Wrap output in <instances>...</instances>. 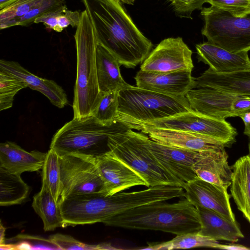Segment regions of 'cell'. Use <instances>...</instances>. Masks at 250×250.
<instances>
[{"instance_id":"39","label":"cell","mask_w":250,"mask_h":250,"mask_svg":"<svg viewBox=\"0 0 250 250\" xmlns=\"http://www.w3.org/2000/svg\"><path fill=\"white\" fill-rule=\"evenodd\" d=\"M243 121L245 125L244 133L250 137V110L240 117Z\"/></svg>"},{"instance_id":"29","label":"cell","mask_w":250,"mask_h":250,"mask_svg":"<svg viewBox=\"0 0 250 250\" xmlns=\"http://www.w3.org/2000/svg\"><path fill=\"white\" fill-rule=\"evenodd\" d=\"M119 92V90H113L101 92L99 103L92 114L101 124L110 125L116 122Z\"/></svg>"},{"instance_id":"1","label":"cell","mask_w":250,"mask_h":250,"mask_svg":"<svg viewBox=\"0 0 250 250\" xmlns=\"http://www.w3.org/2000/svg\"><path fill=\"white\" fill-rule=\"evenodd\" d=\"M92 22L98 43L121 65L133 68L147 57L151 42L137 28L118 0H82Z\"/></svg>"},{"instance_id":"23","label":"cell","mask_w":250,"mask_h":250,"mask_svg":"<svg viewBox=\"0 0 250 250\" xmlns=\"http://www.w3.org/2000/svg\"><path fill=\"white\" fill-rule=\"evenodd\" d=\"M97 74L101 92L121 90L130 84L122 77L117 59L107 49L98 43L96 51Z\"/></svg>"},{"instance_id":"10","label":"cell","mask_w":250,"mask_h":250,"mask_svg":"<svg viewBox=\"0 0 250 250\" xmlns=\"http://www.w3.org/2000/svg\"><path fill=\"white\" fill-rule=\"evenodd\" d=\"M185 97L192 110L219 119L240 117L250 110V97L212 88H193Z\"/></svg>"},{"instance_id":"4","label":"cell","mask_w":250,"mask_h":250,"mask_svg":"<svg viewBox=\"0 0 250 250\" xmlns=\"http://www.w3.org/2000/svg\"><path fill=\"white\" fill-rule=\"evenodd\" d=\"M77 50V77L74 86L73 109L74 118L92 114L99 103V89L96 62L98 44L94 30L86 10L74 35Z\"/></svg>"},{"instance_id":"30","label":"cell","mask_w":250,"mask_h":250,"mask_svg":"<svg viewBox=\"0 0 250 250\" xmlns=\"http://www.w3.org/2000/svg\"><path fill=\"white\" fill-rule=\"evenodd\" d=\"M42 0H17L0 10V28L16 25L17 21L40 3Z\"/></svg>"},{"instance_id":"16","label":"cell","mask_w":250,"mask_h":250,"mask_svg":"<svg viewBox=\"0 0 250 250\" xmlns=\"http://www.w3.org/2000/svg\"><path fill=\"white\" fill-rule=\"evenodd\" d=\"M191 71L153 72L140 70L134 79L139 87L171 96H185L194 87V78L191 76Z\"/></svg>"},{"instance_id":"27","label":"cell","mask_w":250,"mask_h":250,"mask_svg":"<svg viewBox=\"0 0 250 250\" xmlns=\"http://www.w3.org/2000/svg\"><path fill=\"white\" fill-rule=\"evenodd\" d=\"M219 244L217 240L198 232H189L176 235L174 238L167 242L150 244L147 248L144 249L171 250L200 247L217 249Z\"/></svg>"},{"instance_id":"41","label":"cell","mask_w":250,"mask_h":250,"mask_svg":"<svg viewBox=\"0 0 250 250\" xmlns=\"http://www.w3.org/2000/svg\"><path fill=\"white\" fill-rule=\"evenodd\" d=\"M0 245H3L4 243V232L5 230V228L2 226V223L0 224Z\"/></svg>"},{"instance_id":"20","label":"cell","mask_w":250,"mask_h":250,"mask_svg":"<svg viewBox=\"0 0 250 250\" xmlns=\"http://www.w3.org/2000/svg\"><path fill=\"white\" fill-rule=\"evenodd\" d=\"M46 154L36 150L28 152L15 143L6 141L0 144V167L18 175L37 171L42 168Z\"/></svg>"},{"instance_id":"11","label":"cell","mask_w":250,"mask_h":250,"mask_svg":"<svg viewBox=\"0 0 250 250\" xmlns=\"http://www.w3.org/2000/svg\"><path fill=\"white\" fill-rule=\"evenodd\" d=\"M192 53L182 38L165 39L150 52L140 70L153 72L192 71L194 67Z\"/></svg>"},{"instance_id":"14","label":"cell","mask_w":250,"mask_h":250,"mask_svg":"<svg viewBox=\"0 0 250 250\" xmlns=\"http://www.w3.org/2000/svg\"><path fill=\"white\" fill-rule=\"evenodd\" d=\"M146 145L160 165L172 175L186 183L197 176L193 166L202 151L190 150L161 144L147 136Z\"/></svg>"},{"instance_id":"35","label":"cell","mask_w":250,"mask_h":250,"mask_svg":"<svg viewBox=\"0 0 250 250\" xmlns=\"http://www.w3.org/2000/svg\"><path fill=\"white\" fill-rule=\"evenodd\" d=\"M208 0H168L176 13L181 17L190 18L195 10H201L203 5Z\"/></svg>"},{"instance_id":"22","label":"cell","mask_w":250,"mask_h":250,"mask_svg":"<svg viewBox=\"0 0 250 250\" xmlns=\"http://www.w3.org/2000/svg\"><path fill=\"white\" fill-rule=\"evenodd\" d=\"M201 227L198 233L216 240L237 242L244 237L239 224L231 221L212 210L196 207Z\"/></svg>"},{"instance_id":"21","label":"cell","mask_w":250,"mask_h":250,"mask_svg":"<svg viewBox=\"0 0 250 250\" xmlns=\"http://www.w3.org/2000/svg\"><path fill=\"white\" fill-rule=\"evenodd\" d=\"M194 81V88L210 87L250 98V69L218 73L208 68Z\"/></svg>"},{"instance_id":"38","label":"cell","mask_w":250,"mask_h":250,"mask_svg":"<svg viewBox=\"0 0 250 250\" xmlns=\"http://www.w3.org/2000/svg\"><path fill=\"white\" fill-rule=\"evenodd\" d=\"M217 249L227 250H250V248H248L242 245L234 243L228 244H219L217 246Z\"/></svg>"},{"instance_id":"2","label":"cell","mask_w":250,"mask_h":250,"mask_svg":"<svg viewBox=\"0 0 250 250\" xmlns=\"http://www.w3.org/2000/svg\"><path fill=\"white\" fill-rule=\"evenodd\" d=\"M165 202L131 208L103 223L111 227L158 230L176 235L198 232L201 227L198 212L187 199L172 204Z\"/></svg>"},{"instance_id":"25","label":"cell","mask_w":250,"mask_h":250,"mask_svg":"<svg viewBox=\"0 0 250 250\" xmlns=\"http://www.w3.org/2000/svg\"><path fill=\"white\" fill-rule=\"evenodd\" d=\"M32 206L42 219L45 231L65 227L59 203L45 184L42 183L40 191L34 196Z\"/></svg>"},{"instance_id":"9","label":"cell","mask_w":250,"mask_h":250,"mask_svg":"<svg viewBox=\"0 0 250 250\" xmlns=\"http://www.w3.org/2000/svg\"><path fill=\"white\" fill-rule=\"evenodd\" d=\"M141 126L183 130L210 136L223 142L228 147L236 141V129L225 120L219 119L198 113L193 110L168 118L136 125Z\"/></svg>"},{"instance_id":"3","label":"cell","mask_w":250,"mask_h":250,"mask_svg":"<svg viewBox=\"0 0 250 250\" xmlns=\"http://www.w3.org/2000/svg\"><path fill=\"white\" fill-rule=\"evenodd\" d=\"M130 129L129 125L119 121L104 125L92 115L73 118L55 133L50 148L59 156L73 154L96 159L110 151L108 141L111 135Z\"/></svg>"},{"instance_id":"28","label":"cell","mask_w":250,"mask_h":250,"mask_svg":"<svg viewBox=\"0 0 250 250\" xmlns=\"http://www.w3.org/2000/svg\"><path fill=\"white\" fill-rule=\"evenodd\" d=\"M42 169V183L45 184L55 200L59 203L60 198V157L52 149L50 148L47 152Z\"/></svg>"},{"instance_id":"26","label":"cell","mask_w":250,"mask_h":250,"mask_svg":"<svg viewBox=\"0 0 250 250\" xmlns=\"http://www.w3.org/2000/svg\"><path fill=\"white\" fill-rule=\"evenodd\" d=\"M30 188L21 175L10 173L0 167V205L21 204L28 196Z\"/></svg>"},{"instance_id":"12","label":"cell","mask_w":250,"mask_h":250,"mask_svg":"<svg viewBox=\"0 0 250 250\" xmlns=\"http://www.w3.org/2000/svg\"><path fill=\"white\" fill-rule=\"evenodd\" d=\"M184 189L185 197L195 207L212 210L231 221H236L227 188L196 176L186 183Z\"/></svg>"},{"instance_id":"7","label":"cell","mask_w":250,"mask_h":250,"mask_svg":"<svg viewBox=\"0 0 250 250\" xmlns=\"http://www.w3.org/2000/svg\"><path fill=\"white\" fill-rule=\"evenodd\" d=\"M201 14L202 34L208 42L232 52L250 50V15L236 17L211 5L203 7Z\"/></svg>"},{"instance_id":"24","label":"cell","mask_w":250,"mask_h":250,"mask_svg":"<svg viewBox=\"0 0 250 250\" xmlns=\"http://www.w3.org/2000/svg\"><path fill=\"white\" fill-rule=\"evenodd\" d=\"M231 167V196L238 209L250 223V156L241 157Z\"/></svg>"},{"instance_id":"34","label":"cell","mask_w":250,"mask_h":250,"mask_svg":"<svg viewBox=\"0 0 250 250\" xmlns=\"http://www.w3.org/2000/svg\"><path fill=\"white\" fill-rule=\"evenodd\" d=\"M59 250H101V245H93L83 243L71 236L57 233L49 238Z\"/></svg>"},{"instance_id":"13","label":"cell","mask_w":250,"mask_h":250,"mask_svg":"<svg viewBox=\"0 0 250 250\" xmlns=\"http://www.w3.org/2000/svg\"><path fill=\"white\" fill-rule=\"evenodd\" d=\"M95 162L103 182L104 196L112 195L134 186L147 187L139 174L111 151L97 157Z\"/></svg>"},{"instance_id":"31","label":"cell","mask_w":250,"mask_h":250,"mask_svg":"<svg viewBox=\"0 0 250 250\" xmlns=\"http://www.w3.org/2000/svg\"><path fill=\"white\" fill-rule=\"evenodd\" d=\"M26 87L25 83L20 79L0 72V110L11 107L15 95Z\"/></svg>"},{"instance_id":"6","label":"cell","mask_w":250,"mask_h":250,"mask_svg":"<svg viewBox=\"0 0 250 250\" xmlns=\"http://www.w3.org/2000/svg\"><path fill=\"white\" fill-rule=\"evenodd\" d=\"M146 137L130 129L111 135L108 146L115 156L141 176L147 187L170 185L184 188L186 183L167 171L156 161L146 146Z\"/></svg>"},{"instance_id":"43","label":"cell","mask_w":250,"mask_h":250,"mask_svg":"<svg viewBox=\"0 0 250 250\" xmlns=\"http://www.w3.org/2000/svg\"><path fill=\"white\" fill-rule=\"evenodd\" d=\"M248 148H249V155L250 156V137L249 141V144H248Z\"/></svg>"},{"instance_id":"36","label":"cell","mask_w":250,"mask_h":250,"mask_svg":"<svg viewBox=\"0 0 250 250\" xmlns=\"http://www.w3.org/2000/svg\"><path fill=\"white\" fill-rule=\"evenodd\" d=\"M81 20V13L78 11H72L67 9L57 19L58 32L62 31L69 25L77 27Z\"/></svg>"},{"instance_id":"8","label":"cell","mask_w":250,"mask_h":250,"mask_svg":"<svg viewBox=\"0 0 250 250\" xmlns=\"http://www.w3.org/2000/svg\"><path fill=\"white\" fill-rule=\"evenodd\" d=\"M59 157L60 200L87 193L103 195L104 184L96 167L95 159L73 154Z\"/></svg>"},{"instance_id":"40","label":"cell","mask_w":250,"mask_h":250,"mask_svg":"<svg viewBox=\"0 0 250 250\" xmlns=\"http://www.w3.org/2000/svg\"><path fill=\"white\" fill-rule=\"evenodd\" d=\"M17 0H0V10L12 4Z\"/></svg>"},{"instance_id":"32","label":"cell","mask_w":250,"mask_h":250,"mask_svg":"<svg viewBox=\"0 0 250 250\" xmlns=\"http://www.w3.org/2000/svg\"><path fill=\"white\" fill-rule=\"evenodd\" d=\"M66 6L64 0H42L25 15L20 19L16 25L28 26L34 23L35 20L42 15Z\"/></svg>"},{"instance_id":"37","label":"cell","mask_w":250,"mask_h":250,"mask_svg":"<svg viewBox=\"0 0 250 250\" xmlns=\"http://www.w3.org/2000/svg\"><path fill=\"white\" fill-rule=\"evenodd\" d=\"M67 9L66 5L47 12L37 18L34 23H43L47 28L58 31L57 19L58 16Z\"/></svg>"},{"instance_id":"5","label":"cell","mask_w":250,"mask_h":250,"mask_svg":"<svg viewBox=\"0 0 250 250\" xmlns=\"http://www.w3.org/2000/svg\"><path fill=\"white\" fill-rule=\"evenodd\" d=\"M192 110L185 96H171L129 85L119 92L115 120L134 129L137 125Z\"/></svg>"},{"instance_id":"42","label":"cell","mask_w":250,"mask_h":250,"mask_svg":"<svg viewBox=\"0 0 250 250\" xmlns=\"http://www.w3.org/2000/svg\"><path fill=\"white\" fill-rule=\"evenodd\" d=\"M124 3H125L128 4H133L135 0H118Z\"/></svg>"},{"instance_id":"15","label":"cell","mask_w":250,"mask_h":250,"mask_svg":"<svg viewBox=\"0 0 250 250\" xmlns=\"http://www.w3.org/2000/svg\"><path fill=\"white\" fill-rule=\"evenodd\" d=\"M138 130L156 142L179 148L203 151L217 150L228 147L215 138L191 132L148 126H141Z\"/></svg>"},{"instance_id":"17","label":"cell","mask_w":250,"mask_h":250,"mask_svg":"<svg viewBox=\"0 0 250 250\" xmlns=\"http://www.w3.org/2000/svg\"><path fill=\"white\" fill-rule=\"evenodd\" d=\"M199 62L209 66L218 73H228L250 69L248 51L234 53L228 51L209 42L196 45Z\"/></svg>"},{"instance_id":"18","label":"cell","mask_w":250,"mask_h":250,"mask_svg":"<svg viewBox=\"0 0 250 250\" xmlns=\"http://www.w3.org/2000/svg\"><path fill=\"white\" fill-rule=\"evenodd\" d=\"M0 72L20 79L27 87L43 94L57 107L63 108L68 104L65 91L55 81L33 74L18 62L0 60Z\"/></svg>"},{"instance_id":"19","label":"cell","mask_w":250,"mask_h":250,"mask_svg":"<svg viewBox=\"0 0 250 250\" xmlns=\"http://www.w3.org/2000/svg\"><path fill=\"white\" fill-rule=\"evenodd\" d=\"M196 176L207 182L228 188L232 170L225 148L202 151L193 166Z\"/></svg>"},{"instance_id":"33","label":"cell","mask_w":250,"mask_h":250,"mask_svg":"<svg viewBox=\"0 0 250 250\" xmlns=\"http://www.w3.org/2000/svg\"><path fill=\"white\" fill-rule=\"evenodd\" d=\"M208 3L236 17L250 15V0H208Z\"/></svg>"}]
</instances>
